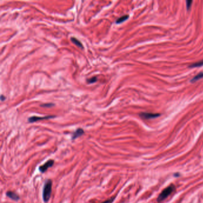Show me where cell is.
<instances>
[{
  "label": "cell",
  "instance_id": "6da1fadb",
  "mask_svg": "<svg viewBox=\"0 0 203 203\" xmlns=\"http://www.w3.org/2000/svg\"><path fill=\"white\" fill-rule=\"evenodd\" d=\"M52 181L51 179H48L46 181L44 186H43L42 197L43 200L45 202H47L50 199L52 191Z\"/></svg>",
  "mask_w": 203,
  "mask_h": 203
},
{
  "label": "cell",
  "instance_id": "7a4b0ae2",
  "mask_svg": "<svg viewBox=\"0 0 203 203\" xmlns=\"http://www.w3.org/2000/svg\"><path fill=\"white\" fill-rule=\"evenodd\" d=\"M175 189V187L173 185H171L167 188H166L164 190L162 191V192L160 193V194L158 195L157 198V201L158 202H162L165 199H166L168 196H169Z\"/></svg>",
  "mask_w": 203,
  "mask_h": 203
},
{
  "label": "cell",
  "instance_id": "3957f363",
  "mask_svg": "<svg viewBox=\"0 0 203 203\" xmlns=\"http://www.w3.org/2000/svg\"><path fill=\"white\" fill-rule=\"evenodd\" d=\"M54 164V160H51H51H49L48 161L46 162L44 164H43L42 165L39 166V170L41 173H45L49 168L53 166Z\"/></svg>",
  "mask_w": 203,
  "mask_h": 203
},
{
  "label": "cell",
  "instance_id": "277c9868",
  "mask_svg": "<svg viewBox=\"0 0 203 203\" xmlns=\"http://www.w3.org/2000/svg\"><path fill=\"white\" fill-rule=\"evenodd\" d=\"M160 114L158 113H141L139 116L143 119H151L156 118L160 116Z\"/></svg>",
  "mask_w": 203,
  "mask_h": 203
},
{
  "label": "cell",
  "instance_id": "5b68a950",
  "mask_svg": "<svg viewBox=\"0 0 203 203\" xmlns=\"http://www.w3.org/2000/svg\"><path fill=\"white\" fill-rule=\"evenodd\" d=\"M55 116H44V117H38V116H32L28 119V122L29 123H34L36 122L37 121L39 120H47L51 118H54Z\"/></svg>",
  "mask_w": 203,
  "mask_h": 203
},
{
  "label": "cell",
  "instance_id": "8992f818",
  "mask_svg": "<svg viewBox=\"0 0 203 203\" xmlns=\"http://www.w3.org/2000/svg\"><path fill=\"white\" fill-rule=\"evenodd\" d=\"M84 133H85V132H84V130H83V129L78 128L76 130H75V131L74 132L73 135H72L71 139L72 140L76 139V138L82 136L84 134Z\"/></svg>",
  "mask_w": 203,
  "mask_h": 203
},
{
  "label": "cell",
  "instance_id": "52a82bcc",
  "mask_svg": "<svg viewBox=\"0 0 203 203\" xmlns=\"http://www.w3.org/2000/svg\"><path fill=\"white\" fill-rule=\"evenodd\" d=\"M6 195L10 199L14 201H18L20 199L19 196L16 193L12 191H7L6 192Z\"/></svg>",
  "mask_w": 203,
  "mask_h": 203
},
{
  "label": "cell",
  "instance_id": "ba28073f",
  "mask_svg": "<svg viewBox=\"0 0 203 203\" xmlns=\"http://www.w3.org/2000/svg\"><path fill=\"white\" fill-rule=\"evenodd\" d=\"M71 42H73V43H74V44H75L77 47H79V48H82V49L83 48V46H82V43H81L80 41H79L77 38H75V37H72V38H71Z\"/></svg>",
  "mask_w": 203,
  "mask_h": 203
},
{
  "label": "cell",
  "instance_id": "9c48e42d",
  "mask_svg": "<svg viewBox=\"0 0 203 203\" xmlns=\"http://www.w3.org/2000/svg\"><path fill=\"white\" fill-rule=\"evenodd\" d=\"M129 18V16L128 15H125V16H123L122 17H120V18H119L116 22V23H118V24H120V23H122V22L126 21L127 19Z\"/></svg>",
  "mask_w": 203,
  "mask_h": 203
},
{
  "label": "cell",
  "instance_id": "30bf717a",
  "mask_svg": "<svg viewBox=\"0 0 203 203\" xmlns=\"http://www.w3.org/2000/svg\"><path fill=\"white\" fill-rule=\"evenodd\" d=\"M203 78V72H201V73L198 74L197 75H196L193 79H192L191 80V82H195L196 81H197L198 80L201 79Z\"/></svg>",
  "mask_w": 203,
  "mask_h": 203
},
{
  "label": "cell",
  "instance_id": "8fae6325",
  "mask_svg": "<svg viewBox=\"0 0 203 203\" xmlns=\"http://www.w3.org/2000/svg\"><path fill=\"white\" fill-rule=\"evenodd\" d=\"M202 66H203V60H201V61L196 62L195 63H192L189 66V67H190V68L197 67H201Z\"/></svg>",
  "mask_w": 203,
  "mask_h": 203
},
{
  "label": "cell",
  "instance_id": "7c38bea8",
  "mask_svg": "<svg viewBox=\"0 0 203 203\" xmlns=\"http://www.w3.org/2000/svg\"><path fill=\"white\" fill-rule=\"evenodd\" d=\"M97 79H98L97 77L94 76V77H92L90 79H87V82H88V83H94L97 81Z\"/></svg>",
  "mask_w": 203,
  "mask_h": 203
},
{
  "label": "cell",
  "instance_id": "4fadbf2b",
  "mask_svg": "<svg viewBox=\"0 0 203 203\" xmlns=\"http://www.w3.org/2000/svg\"><path fill=\"white\" fill-rule=\"evenodd\" d=\"M54 104L52 103H47V104H41V107H51L52 106H54Z\"/></svg>",
  "mask_w": 203,
  "mask_h": 203
},
{
  "label": "cell",
  "instance_id": "5bb4252c",
  "mask_svg": "<svg viewBox=\"0 0 203 203\" xmlns=\"http://www.w3.org/2000/svg\"><path fill=\"white\" fill-rule=\"evenodd\" d=\"M114 199H115V197H112V198H110V199H108V200H107L103 202H101V203H112Z\"/></svg>",
  "mask_w": 203,
  "mask_h": 203
},
{
  "label": "cell",
  "instance_id": "9a60e30c",
  "mask_svg": "<svg viewBox=\"0 0 203 203\" xmlns=\"http://www.w3.org/2000/svg\"><path fill=\"white\" fill-rule=\"evenodd\" d=\"M192 3V1H186V7L188 10H190Z\"/></svg>",
  "mask_w": 203,
  "mask_h": 203
},
{
  "label": "cell",
  "instance_id": "2e32d148",
  "mask_svg": "<svg viewBox=\"0 0 203 203\" xmlns=\"http://www.w3.org/2000/svg\"><path fill=\"white\" fill-rule=\"evenodd\" d=\"M6 97H4L3 95H1V100L2 101H4L5 99H6Z\"/></svg>",
  "mask_w": 203,
  "mask_h": 203
}]
</instances>
